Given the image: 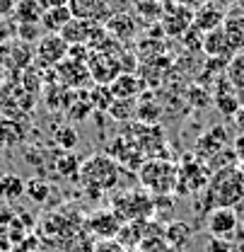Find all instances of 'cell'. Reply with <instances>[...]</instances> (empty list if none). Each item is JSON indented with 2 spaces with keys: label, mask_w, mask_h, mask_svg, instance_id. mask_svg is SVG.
<instances>
[{
  "label": "cell",
  "mask_w": 244,
  "mask_h": 252,
  "mask_svg": "<svg viewBox=\"0 0 244 252\" xmlns=\"http://www.w3.org/2000/svg\"><path fill=\"white\" fill-rule=\"evenodd\" d=\"M244 199V182L240 170L232 167H222L215 170L211 175V182L203 191V211H213V209H237Z\"/></svg>",
  "instance_id": "1"
},
{
  "label": "cell",
  "mask_w": 244,
  "mask_h": 252,
  "mask_svg": "<svg viewBox=\"0 0 244 252\" xmlns=\"http://www.w3.org/2000/svg\"><path fill=\"white\" fill-rule=\"evenodd\" d=\"M121 167L109 153H94L85 162H80L78 182L90 196H102L104 191H111L119 185Z\"/></svg>",
  "instance_id": "2"
},
{
  "label": "cell",
  "mask_w": 244,
  "mask_h": 252,
  "mask_svg": "<svg viewBox=\"0 0 244 252\" xmlns=\"http://www.w3.org/2000/svg\"><path fill=\"white\" fill-rule=\"evenodd\" d=\"M140 189H145L153 199L157 196H172L177 191V165L164 158L145 160L138 170Z\"/></svg>",
  "instance_id": "3"
},
{
  "label": "cell",
  "mask_w": 244,
  "mask_h": 252,
  "mask_svg": "<svg viewBox=\"0 0 244 252\" xmlns=\"http://www.w3.org/2000/svg\"><path fill=\"white\" fill-rule=\"evenodd\" d=\"M111 214L121 223L131 220H150L155 216V199L145 189H128L119 191L111 199Z\"/></svg>",
  "instance_id": "4"
},
{
  "label": "cell",
  "mask_w": 244,
  "mask_h": 252,
  "mask_svg": "<svg viewBox=\"0 0 244 252\" xmlns=\"http://www.w3.org/2000/svg\"><path fill=\"white\" fill-rule=\"evenodd\" d=\"M211 167L196 156H184L177 165V191L179 194H198L206 191L211 182Z\"/></svg>",
  "instance_id": "5"
},
{
  "label": "cell",
  "mask_w": 244,
  "mask_h": 252,
  "mask_svg": "<svg viewBox=\"0 0 244 252\" xmlns=\"http://www.w3.org/2000/svg\"><path fill=\"white\" fill-rule=\"evenodd\" d=\"M240 214L237 209H213L208 211V219H206V228L211 233V238H217V240H237L240 235Z\"/></svg>",
  "instance_id": "6"
},
{
  "label": "cell",
  "mask_w": 244,
  "mask_h": 252,
  "mask_svg": "<svg viewBox=\"0 0 244 252\" xmlns=\"http://www.w3.org/2000/svg\"><path fill=\"white\" fill-rule=\"evenodd\" d=\"M68 41L61 34H44L36 44V63L41 68H58L68 59Z\"/></svg>",
  "instance_id": "7"
},
{
  "label": "cell",
  "mask_w": 244,
  "mask_h": 252,
  "mask_svg": "<svg viewBox=\"0 0 244 252\" xmlns=\"http://www.w3.org/2000/svg\"><path fill=\"white\" fill-rule=\"evenodd\" d=\"M82 228L92 240H116L121 220L111 214V209H102V211H94L82 220Z\"/></svg>",
  "instance_id": "8"
},
{
  "label": "cell",
  "mask_w": 244,
  "mask_h": 252,
  "mask_svg": "<svg viewBox=\"0 0 244 252\" xmlns=\"http://www.w3.org/2000/svg\"><path fill=\"white\" fill-rule=\"evenodd\" d=\"M227 148V131L222 126H213L208 133H203L196 143V153L198 160H213L217 158L222 151Z\"/></svg>",
  "instance_id": "9"
},
{
  "label": "cell",
  "mask_w": 244,
  "mask_h": 252,
  "mask_svg": "<svg viewBox=\"0 0 244 252\" xmlns=\"http://www.w3.org/2000/svg\"><path fill=\"white\" fill-rule=\"evenodd\" d=\"M201 51H203L208 59H213V61H225V63L235 56V49L230 46V41H227V36H225L222 27H220V30H215V32L203 34Z\"/></svg>",
  "instance_id": "10"
},
{
  "label": "cell",
  "mask_w": 244,
  "mask_h": 252,
  "mask_svg": "<svg viewBox=\"0 0 244 252\" xmlns=\"http://www.w3.org/2000/svg\"><path fill=\"white\" fill-rule=\"evenodd\" d=\"M213 102H215V107H217V112H220V114H225V117H230V119H232V117L237 114V109H240L237 90L232 88V83H230L225 75L215 83Z\"/></svg>",
  "instance_id": "11"
},
{
  "label": "cell",
  "mask_w": 244,
  "mask_h": 252,
  "mask_svg": "<svg viewBox=\"0 0 244 252\" xmlns=\"http://www.w3.org/2000/svg\"><path fill=\"white\" fill-rule=\"evenodd\" d=\"M97 22H92V20H80V17H73L70 22H68V27L61 32V36L68 41V46H85L90 39L97 36Z\"/></svg>",
  "instance_id": "12"
},
{
  "label": "cell",
  "mask_w": 244,
  "mask_h": 252,
  "mask_svg": "<svg viewBox=\"0 0 244 252\" xmlns=\"http://www.w3.org/2000/svg\"><path fill=\"white\" fill-rule=\"evenodd\" d=\"M191 240H193V228L186 220H169V223H164V243L172 250L184 252Z\"/></svg>",
  "instance_id": "13"
},
{
  "label": "cell",
  "mask_w": 244,
  "mask_h": 252,
  "mask_svg": "<svg viewBox=\"0 0 244 252\" xmlns=\"http://www.w3.org/2000/svg\"><path fill=\"white\" fill-rule=\"evenodd\" d=\"M222 22H225V12L215 2H208V5H203L193 12V27L198 32H203V34L220 30Z\"/></svg>",
  "instance_id": "14"
},
{
  "label": "cell",
  "mask_w": 244,
  "mask_h": 252,
  "mask_svg": "<svg viewBox=\"0 0 244 252\" xmlns=\"http://www.w3.org/2000/svg\"><path fill=\"white\" fill-rule=\"evenodd\" d=\"M109 93L119 102H133L136 94L140 93V80L131 73H119L111 83H109Z\"/></svg>",
  "instance_id": "15"
},
{
  "label": "cell",
  "mask_w": 244,
  "mask_h": 252,
  "mask_svg": "<svg viewBox=\"0 0 244 252\" xmlns=\"http://www.w3.org/2000/svg\"><path fill=\"white\" fill-rule=\"evenodd\" d=\"M68 7H70L73 17L92 20V22L104 20V17L109 15V7H107V2H104V0H70V2H68Z\"/></svg>",
  "instance_id": "16"
},
{
  "label": "cell",
  "mask_w": 244,
  "mask_h": 252,
  "mask_svg": "<svg viewBox=\"0 0 244 252\" xmlns=\"http://www.w3.org/2000/svg\"><path fill=\"white\" fill-rule=\"evenodd\" d=\"M145 223L148 220H131V223H121L116 243L121 245L123 250H138L143 238H145Z\"/></svg>",
  "instance_id": "17"
},
{
  "label": "cell",
  "mask_w": 244,
  "mask_h": 252,
  "mask_svg": "<svg viewBox=\"0 0 244 252\" xmlns=\"http://www.w3.org/2000/svg\"><path fill=\"white\" fill-rule=\"evenodd\" d=\"M136 20L128 15V12H116V15H111L109 20H107V27L104 32H109L114 39H119V41H128V39H133L136 36Z\"/></svg>",
  "instance_id": "18"
},
{
  "label": "cell",
  "mask_w": 244,
  "mask_h": 252,
  "mask_svg": "<svg viewBox=\"0 0 244 252\" xmlns=\"http://www.w3.org/2000/svg\"><path fill=\"white\" fill-rule=\"evenodd\" d=\"M46 7L41 0H15V17L20 25H41Z\"/></svg>",
  "instance_id": "19"
},
{
  "label": "cell",
  "mask_w": 244,
  "mask_h": 252,
  "mask_svg": "<svg viewBox=\"0 0 244 252\" xmlns=\"http://www.w3.org/2000/svg\"><path fill=\"white\" fill-rule=\"evenodd\" d=\"M70 20H73L70 7H49L44 12V17H41V27H44L46 34H61L68 27Z\"/></svg>",
  "instance_id": "20"
},
{
  "label": "cell",
  "mask_w": 244,
  "mask_h": 252,
  "mask_svg": "<svg viewBox=\"0 0 244 252\" xmlns=\"http://www.w3.org/2000/svg\"><path fill=\"white\" fill-rule=\"evenodd\" d=\"M25 141V126L15 119H0V148H15Z\"/></svg>",
  "instance_id": "21"
},
{
  "label": "cell",
  "mask_w": 244,
  "mask_h": 252,
  "mask_svg": "<svg viewBox=\"0 0 244 252\" xmlns=\"http://www.w3.org/2000/svg\"><path fill=\"white\" fill-rule=\"evenodd\" d=\"M222 32L230 41V46L237 51H244V15H230L222 22Z\"/></svg>",
  "instance_id": "22"
},
{
  "label": "cell",
  "mask_w": 244,
  "mask_h": 252,
  "mask_svg": "<svg viewBox=\"0 0 244 252\" xmlns=\"http://www.w3.org/2000/svg\"><path fill=\"white\" fill-rule=\"evenodd\" d=\"M25 189L27 185L17 175H12V172L0 175V201H15V199L25 196Z\"/></svg>",
  "instance_id": "23"
},
{
  "label": "cell",
  "mask_w": 244,
  "mask_h": 252,
  "mask_svg": "<svg viewBox=\"0 0 244 252\" xmlns=\"http://www.w3.org/2000/svg\"><path fill=\"white\" fill-rule=\"evenodd\" d=\"M225 78L232 83L235 90H244V51H237L227 65H225Z\"/></svg>",
  "instance_id": "24"
},
{
  "label": "cell",
  "mask_w": 244,
  "mask_h": 252,
  "mask_svg": "<svg viewBox=\"0 0 244 252\" xmlns=\"http://www.w3.org/2000/svg\"><path fill=\"white\" fill-rule=\"evenodd\" d=\"M25 194L29 196L34 204H46L49 196L54 194V187H51L46 180H29V182H27V189H25Z\"/></svg>",
  "instance_id": "25"
},
{
  "label": "cell",
  "mask_w": 244,
  "mask_h": 252,
  "mask_svg": "<svg viewBox=\"0 0 244 252\" xmlns=\"http://www.w3.org/2000/svg\"><path fill=\"white\" fill-rule=\"evenodd\" d=\"M56 170H58V175H63V177H78L80 162H78V158L73 156V153H63L56 160Z\"/></svg>",
  "instance_id": "26"
},
{
  "label": "cell",
  "mask_w": 244,
  "mask_h": 252,
  "mask_svg": "<svg viewBox=\"0 0 244 252\" xmlns=\"http://www.w3.org/2000/svg\"><path fill=\"white\" fill-rule=\"evenodd\" d=\"M111 102H114V97H111V93H109V85H102L99 90H97V88L92 90L90 104L92 107H97L99 112H107V109L111 107Z\"/></svg>",
  "instance_id": "27"
},
{
  "label": "cell",
  "mask_w": 244,
  "mask_h": 252,
  "mask_svg": "<svg viewBox=\"0 0 244 252\" xmlns=\"http://www.w3.org/2000/svg\"><path fill=\"white\" fill-rule=\"evenodd\" d=\"M56 143L61 146L65 153H70V151L78 146V133H75V128H70V126H61V128L56 131Z\"/></svg>",
  "instance_id": "28"
},
{
  "label": "cell",
  "mask_w": 244,
  "mask_h": 252,
  "mask_svg": "<svg viewBox=\"0 0 244 252\" xmlns=\"http://www.w3.org/2000/svg\"><path fill=\"white\" fill-rule=\"evenodd\" d=\"M107 112L114 114L111 119H128V117L136 114V104H133V102H119V99H114L111 107H109Z\"/></svg>",
  "instance_id": "29"
},
{
  "label": "cell",
  "mask_w": 244,
  "mask_h": 252,
  "mask_svg": "<svg viewBox=\"0 0 244 252\" xmlns=\"http://www.w3.org/2000/svg\"><path fill=\"white\" fill-rule=\"evenodd\" d=\"M138 250L140 252H177L164 243V235H160V238H145Z\"/></svg>",
  "instance_id": "30"
},
{
  "label": "cell",
  "mask_w": 244,
  "mask_h": 252,
  "mask_svg": "<svg viewBox=\"0 0 244 252\" xmlns=\"http://www.w3.org/2000/svg\"><path fill=\"white\" fill-rule=\"evenodd\" d=\"M203 252H235V245L227 240H217V238H208Z\"/></svg>",
  "instance_id": "31"
},
{
  "label": "cell",
  "mask_w": 244,
  "mask_h": 252,
  "mask_svg": "<svg viewBox=\"0 0 244 252\" xmlns=\"http://www.w3.org/2000/svg\"><path fill=\"white\" fill-rule=\"evenodd\" d=\"M92 252H126L116 240H97Z\"/></svg>",
  "instance_id": "32"
},
{
  "label": "cell",
  "mask_w": 244,
  "mask_h": 252,
  "mask_svg": "<svg viewBox=\"0 0 244 252\" xmlns=\"http://www.w3.org/2000/svg\"><path fill=\"white\" fill-rule=\"evenodd\" d=\"M235 156L244 160V133L242 136H237V141H235Z\"/></svg>",
  "instance_id": "33"
},
{
  "label": "cell",
  "mask_w": 244,
  "mask_h": 252,
  "mask_svg": "<svg viewBox=\"0 0 244 252\" xmlns=\"http://www.w3.org/2000/svg\"><path fill=\"white\" fill-rule=\"evenodd\" d=\"M232 122H235V126H237V128L244 133V107H240V109H237V114L232 117Z\"/></svg>",
  "instance_id": "34"
},
{
  "label": "cell",
  "mask_w": 244,
  "mask_h": 252,
  "mask_svg": "<svg viewBox=\"0 0 244 252\" xmlns=\"http://www.w3.org/2000/svg\"><path fill=\"white\" fill-rule=\"evenodd\" d=\"M41 2H44V7L49 10V7H68L70 0H41Z\"/></svg>",
  "instance_id": "35"
},
{
  "label": "cell",
  "mask_w": 244,
  "mask_h": 252,
  "mask_svg": "<svg viewBox=\"0 0 244 252\" xmlns=\"http://www.w3.org/2000/svg\"><path fill=\"white\" fill-rule=\"evenodd\" d=\"M235 252H244V235L237 238V243H235Z\"/></svg>",
  "instance_id": "36"
},
{
  "label": "cell",
  "mask_w": 244,
  "mask_h": 252,
  "mask_svg": "<svg viewBox=\"0 0 244 252\" xmlns=\"http://www.w3.org/2000/svg\"><path fill=\"white\" fill-rule=\"evenodd\" d=\"M237 170H240V175H242V182H244V160H240V165H237Z\"/></svg>",
  "instance_id": "37"
},
{
  "label": "cell",
  "mask_w": 244,
  "mask_h": 252,
  "mask_svg": "<svg viewBox=\"0 0 244 252\" xmlns=\"http://www.w3.org/2000/svg\"><path fill=\"white\" fill-rule=\"evenodd\" d=\"M126 252H140V250H126Z\"/></svg>",
  "instance_id": "38"
},
{
  "label": "cell",
  "mask_w": 244,
  "mask_h": 252,
  "mask_svg": "<svg viewBox=\"0 0 244 252\" xmlns=\"http://www.w3.org/2000/svg\"><path fill=\"white\" fill-rule=\"evenodd\" d=\"M0 252H2V250H0Z\"/></svg>",
  "instance_id": "39"
}]
</instances>
